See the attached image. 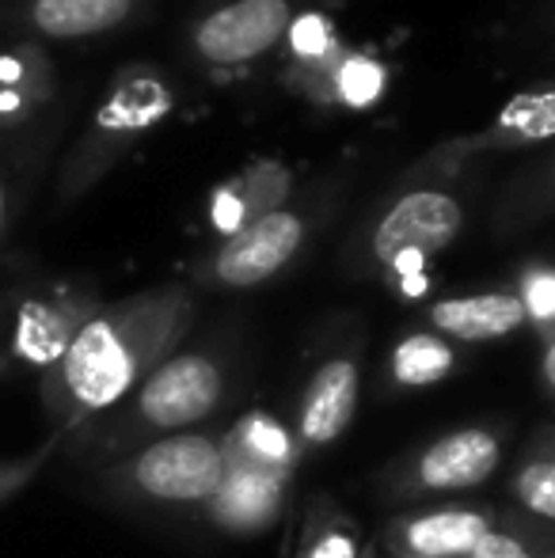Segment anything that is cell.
<instances>
[{"instance_id":"1","label":"cell","mask_w":555,"mask_h":558,"mask_svg":"<svg viewBox=\"0 0 555 558\" xmlns=\"http://www.w3.org/2000/svg\"><path fill=\"white\" fill-rule=\"evenodd\" d=\"M183 324L186 304L179 296H145L84 319L69 350L43 373L53 434L92 426L126 403L130 391L171 353Z\"/></svg>"},{"instance_id":"2","label":"cell","mask_w":555,"mask_h":558,"mask_svg":"<svg viewBox=\"0 0 555 558\" xmlns=\"http://www.w3.org/2000/svg\"><path fill=\"white\" fill-rule=\"evenodd\" d=\"M225 368L209 353H168L145 380L130 391L114 418L92 434V445L104 456L134 452V448L171 437L179 429H194L221 407Z\"/></svg>"},{"instance_id":"3","label":"cell","mask_w":555,"mask_h":558,"mask_svg":"<svg viewBox=\"0 0 555 558\" xmlns=\"http://www.w3.org/2000/svg\"><path fill=\"white\" fill-rule=\"evenodd\" d=\"M107 490L122 501L164 509L209 506L225 483V445L209 434H171L119 456L104 475Z\"/></svg>"},{"instance_id":"4","label":"cell","mask_w":555,"mask_h":558,"mask_svg":"<svg viewBox=\"0 0 555 558\" xmlns=\"http://www.w3.org/2000/svg\"><path fill=\"white\" fill-rule=\"evenodd\" d=\"M460 221H464V214H460V206L449 194H437V191L408 194L377 225L373 255L385 266H393L403 281L419 278L422 258L449 247L460 232Z\"/></svg>"},{"instance_id":"5","label":"cell","mask_w":555,"mask_h":558,"mask_svg":"<svg viewBox=\"0 0 555 558\" xmlns=\"http://www.w3.org/2000/svg\"><path fill=\"white\" fill-rule=\"evenodd\" d=\"M503 463V437L487 426H464L430 441L403 471V490L415 494H457L483 486Z\"/></svg>"},{"instance_id":"6","label":"cell","mask_w":555,"mask_h":558,"mask_svg":"<svg viewBox=\"0 0 555 558\" xmlns=\"http://www.w3.org/2000/svg\"><path fill=\"white\" fill-rule=\"evenodd\" d=\"M304 240V225L286 209L263 214L260 221L244 225L237 235H229L214 263V274L221 286L232 289H252L263 286L267 278H275L281 266L297 255Z\"/></svg>"},{"instance_id":"7","label":"cell","mask_w":555,"mask_h":558,"mask_svg":"<svg viewBox=\"0 0 555 558\" xmlns=\"http://www.w3.org/2000/svg\"><path fill=\"white\" fill-rule=\"evenodd\" d=\"M286 0H237L198 27V50L217 65H237L267 53L286 35Z\"/></svg>"},{"instance_id":"8","label":"cell","mask_w":555,"mask_h":558,"mask_svg":"<svg viewBox=\"0 0 555 558\" xmlns=\"http://www.w3.org/2000/svg\"><path fill=\"white\" fill-rule=\"evenodd\" d=\"M358 391H362V373L354 357H327L312 373L309 388L297 407V445L324 448L339 441L350 429L358 411Z\"/></svg>"},{"instance_id":"9","label":"cell","mask_w":555,"mask_h":558,"mask_svg":"<svg viewBox=\"0 0 555 558\" xmlns=\"http://www.w3.org/2000/svg\"><path fill=\"white\" fill-rule=\"evenodd\" d=\"M495 529L487 509H464L445 506L430 513L396 517L388 524L385 539L393 555H415V558H468L472 547Z\"/></svg>"},{"instance_id":"10","label":"cell","mask_w":555,"mask_h":558,"mask_svg":"<svg viewBox=\"0 0 555 558\" xmlns=\"http://www.w3.org/2000/svg\"><path fill=\"white\" fill-rule=\"evenodd\" d=\"M289 478L275 475V471L244 468V463L225 460V483L209 498V517L217 529L225 532H263L278 521L281 506H286Z\"/></svg>"},{"instance_id":"11","label":"cell","mask_w":555,"mask_h":558,"mask_svg":"<svg viewBox=\"0 0 555 558\" xmlns=\"http://www.w3.org/2000/svg\"><path fill=\"white\" fill-rule=\"evenodd\" d=\"M526 319V301L510 293L457 296V301H437L430 308V324L437 327V335H449L457 342H495V338L521 331Z\"/></svg>"},{"instance_id":"12","label":"cell","mask_w":555,"mask_h":558,"mask_svg":"<svg viewBox=\"0 0 555 558\" xmlns=\"http://www.w3.org/2000/svg\"><path fill=\"white\" fill-rule=\"evenodd\" d=\"M221 445H225V460L229 463L275 471V475H286V478H293L297 452H301L297 434H286V426L263 411L244 414V418L225 434Z\"/></svg>"},{"instance_id":"13","label":"cell","mask_w":555,"mask_h":558,"mask_svg":"<svg viewBox=\"0 0 555 558\" xmlns=\"http://www.w3.org/2000/svg\"><path fill=\"white\" fill-rule=\"evenodd\" d=\"M134 0H35L31 20L38 23V31L58 38H81L107 31L114 23H122L130 15Z\"/></svg>"},{"instance_id":"14","label":"cell","mask_w":555,"mask_h":558,"mask_svg":"<svg viewBox=\"0 0 555 558\" xmlns=\"http://www.w3.org/2000/svg\"><path fill=\"white\" fill-rule=\"evenodd\" d=\"M81 327L84 324H73L65 312L46 308V304H27L20 312V327H15V353L46 373L69 350Z\"/></svg>"},{"instance_id":"15","label":"cell","mask_w":555,"mask_h":558,"mask_svg":"<svg viewBox=\"0 0 555 558\" xmlns=\"http://www.w3.org/2000/svg\"><path fill=\"white\" fill-rule=\"evenodd\" d=\"M510 494L529 517L555 524V437L552 434L541 437V441L521 456L518 471L510 478Z\"/></svg>"},{"instance_id":"16","label":"cell","mask_w":555,"mask_h":558,"mask_svg":"<svg viewBox=\"0 0 555 558\" xmlns=\"http://www.w3.org/2000/svg\"><path fill=\"white\" fill-rule=\"evenodd\" d=\"M293 558H362L354 521L347 513H339L331 501H312Z\"/></svg>"},{"instance_id":"17","label":"cell","mask_w":555,"mask_h":558,"mask_svg":"<svg viewBox=\"0 0 555 558\" xmlns=\"http://www.w3.org/2000/svg\"><path fill=\"white\" fill-rule=\"evenodd\" d=\"M453 350L442 335H408L393 350V380L403 388H430L453 373Z\"/></svg>"},{"instance_id":"18","label":"cell","mask_w":555,"mask_h":558,"mask_svg":"<svg viewBox=\"0 0 555 558\" xmlns=\"http://www.w3.org/2000/svg\"><path fill=\"white\" fill-rule=\"evenodd\" d=\"M503 125L526 133V137H548V133H555V92L514 99L503 111Z\"/></svg>"},{"instance_id":"19","label":"cell","mask_w":555,"mask_h":558,"mask_svg":"<svg viewBox=\"0 0 555 558\" xmlns=\"http://www.w3.org/2000/svg\"><path fill=\"white\" fill-rule=\"evenodd\" d=\"M385 88V69L370 58H350L347 65L339 69V96L347 99L350 107H370L373 99Z\"/></svg>"},{"instance_id":"20","label":"cell","mask_w":555,"mask_h":558,"mask_svg":"<svg viewBox=\"0 0 555 558\" xmlns=\"http://www.w3.org/2000/svg\"><path fill=\"white\" fill-rule=\"evenodd\" d=\"M53 445H58V434H53L43 448H35L31 456H20V460H0V506H4V501H12L15 494H20L23 486H27L31 478L43 471V463L50 460Z\"/></svg>"},{"instance_id":"21","label":"cell","mask_w":555,"mask_h":558,"mask_svg":"<svg viewBox=\"0 0 555 558\" xmlns=\"http://www.w3.org/2000/svg\"><path fill=\"white\" fill-rule=\"evenodd\" d=\"M289 38H293V50L301 53V58H316V53L327 50L331 31H327L324 15H301L297 23H289Z\"/></svg>"},{"instance_id":"22","label":"cell","mask_w":555,"mask_h":558,"mask_svg":"<svg viewBox=\"0 0 555 558\" xmlns=\"http://www.w3.org/2000/svg\"><path fill=\"white\" fill-rule=\"evenodd\" d=\"M468 558H536V555L529 551L521 536L503 532V529H491L487 536L472 547V555H468Z\"/></svg>"},{"instance_id":"23","label":"cell","mask_w":555,"mask_h":558,"mask_svg":"<svg viewBox=\"0 0 555 558\" xmlns=\"http://www.w3.org/2000/svg\"><path fill=\"white\" fill-rule=\"evenodd\" d=\"M526 312L541 319L555 316V274L552 270H541L526 281Z\"/></svg>"},{"instance_id":"24","label":"cell","mask_w":555,"mask_h":558,"mask_svg":"<svg viewBox=\"0 0 555 558\" xmlns=\"http://www.w3.org/2000/svg\"><path fill=\"white\" fill-rule=\"evenodd\" d=\"M214 225L229 235H237L240 228H244V202H240L232 191H221L214 198Z\"/></svg>"},{"instance_id":"25","label":"cell","mask_w":555,"mask_h":558,"mask_svg":"<svg viewBox=\"0 0 555 558\" xmlns=\"http://www.w3.org/2000/svg\"><path fill=\"white\" fill-rule=\"evenodd\" d=\"M541 376H544V388H548V396L555 399V338L548 342V350H544V361H541Z\"/></svg>"},{"instance_id":"26","label":"cell","mask_w":555,"mask_h":558,"mask_svg":"<svg viewBox=\"0 0 555 558\" xmlns=\"http://www.w3.org/2000/svg\"><path fill=\"white\" fill-rule=\"evenodd\" d=\"M0 232H4V186H0Z\"/></svg>"},{"instance_id":"27","label":"cell","mask_w":555,"mask_h":558,"mask_svg":"<svg viewBox=\"0 0 555 558\" xmlns=\"http://www.w3.org/2000/svg\"><path fill=\"white\" fill-rule=\"evenodd\" d=\"M4 368H8V361H4V357H0V373H4Z\"/></svg>"},{"instance_id":"28","label":"cell","mask_w":555,"mask_h":558,"mask_svg":"<svg viewBox=\"0 0 555 558\" xmlns=\"http://www.w3.org/2000/svg\"><path fill=\"white\" fill-rule=\"evenodd\" d=\"M388 558H415V555H388Z\"/></svg>"},{"instance_id":"29","label":"cell","mask_w":555,"mask_h":558,"mask_svg":"<svg viewBox=\"0 0 555 558\" xmlns=\"http://www.w3.org/2000/svg\"><path fill=\"white\" fill-rule=\"evenodd\" d=\"M362 558H373V555H362Z\"/></svg>"}]
</instances>
